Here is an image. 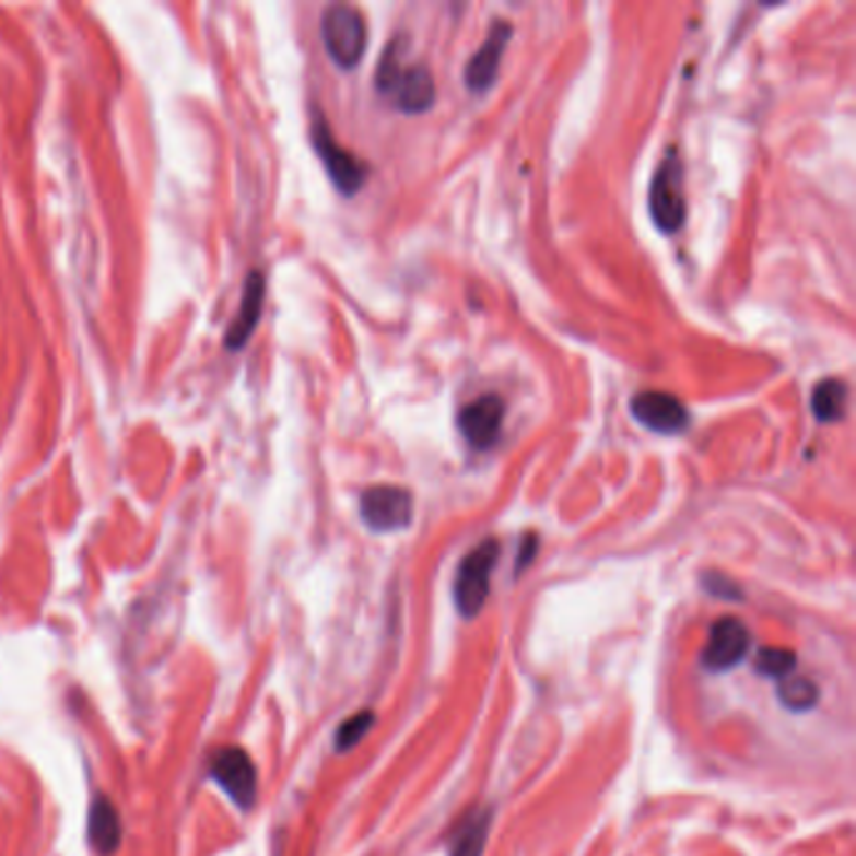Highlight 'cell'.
<instances>
[{
  "label": "cell",
  "instance_id": "obj_1",
  "mask_svg": "<svg viewBox=\"0 0 856 856\" xmlns=\"http://www.w3.org/2000/svg\"><path fill=\"white\" fill-rule=\"evenodd\" d=\"M402 40L392 38L379 61L375 83L379 93H385L395 101V106L404 114H425L435 104V79H432L430 68L422 63L402 66Z\"/></svg>",
  "mask_w": 856,
  "mask_h": 856
},
{
  "label": "cell",
  "instance_id": "obj_2",
  "mask_svg": "<svg viewBox=\"0 0 856 856\" xmlns=\"http://www.w3.org/2000/svg\"><path fill=\"white\" fill-rule=\"evenodd\" d=\"M321 40L332 61L350 71L357 68L367 50V23L357 8L337 3L321 13Z\"/></svg>",
  "mask_w": 856,
  "mask_h": 856
},
{
  "label": "cell",
  "instance_id": "obj_3",
  "mask_svg": "<svg viewBox=\"0 0 856 856\" xmlns=\"http://www.w3.org/2000/svg\"><path fill=\"white\" fill-rule=\"evenodd\" d=\"M500 558V542L495 538L482 540L462 558L455 575V606L462 618H474L490 596V575Z\"/></svg>",
  "mask_w": 856,
  "mask_h": 856
},
{
  "label": "cell",
  "instance_id": "obj_4",
  "mask_svg": "<svg viewBox=\"0 0 856 856\" xmlns=\"http://www.w3.org/2000/svg\"><path fill=\"white\" fill-rule=\"evenodd\" d=\"M648 209L654 224L664 234H673L685 222V197H683V166L676 156H668L658 166L648 189Z\"/></svg>",
  "mask_w": 856,
  "mask_h": 856
},
{
  "label": "cell",
  "instance_id": "obj_5",
  "mask_svg": "<svg viewBox=\"0 0 856 856\" xmlns=\"http://www.w3.org/2000/svg\"><path fill=\"white\" fill-rule=\"evenodd\" d=\"M312 146H315L317 156L321 159V164H325L329 179H332L337 189L342 191L344 197H354L364 186V181H367L370 168L364 166L357 156L339 146L321 116H317L315 124H312Z\"/></svg>",
  "mask_w": 856,
  "mask_h": 856
},
{
  "label": "cell",
  "instance_id": "obj_6",
  "mask_svg": "<svg viewBox=\"0 0 856 856\" xmlns=\"http://www.w3.org/2000/svg\"><path fill=\"white\" fill-rule=\"evenodd\" d=\"M360 515L375 532L404 530L412 523V495L397 485H375L362 493Z\"/></svg>",
  "mask_w": 856,
  "mask_h": 856
},
{
  "label": "cell",
  "instance_id": "obj_7",
  "mask_svg": "<svg viewBox=\"0 0 856 856\" xmlns=\"http://www.w3.org/2000/svg\"><path fill=\"white\" fill-rule=\"evenodd\" d=\"M211 778L222 786L236 807L249 809L257 799V766L244 749H222L211 761Z\"/></svg>",
  "mask_w": 856,
  "mask_h": 856
},
{
  "label": "cell",
  "instance_id": "obj_8",
  "mask_svg": "<svg viewBox=\"0 0 856 856\" xmlns=\"http://www.w3.org/2000/svg\"><path fill=\"white\" fill-rule=\"evenodd\" d=\"M631 412L643 427L654 430L658 435H681L691 425L689 407L676 395L658 392V389L635 395L631 400Z\"/></svg>",
  "mask_w": 856,
  "mask_h": 856
},
{
  "label": "cell",
  "instance_id": "obj_9",
  "mask_svg": "<svg viewBox=\"0 0 856 856\" xmlns=\"http://www.w3.org/2000/svg\"><path fill=\"white\" fill-rule=\"evenodd\" d=\"M751 648V635L749 629L739 621V618H718L711 625L706 650H703V666L714 673H724L728 668L739 666Z\"/></svg>",
  "mask_w": 856,
  "mask_h": 856
},
{
  "label": "cell",
  "instance_id": "obj_10",
  "mask_svg": "<svg viewBox=\"0 0 856 856\" xmlns=\"http://www.w3.org/2000/svg\"><path fill=\"white\" fill-rule=\"evenodd\" d=\"M505 422V402L497 395H482L457 414V427L474 450H490Z\"/></svg>",
  "mask_w": 856,
  "mask_h": 856
},
{
  "label": "cell",
  "instance_id": "obj_11",
  "mask_svg": "<svg viewBox=\"0 0 856 856\" xmlns=\"http://www.w3.org/2000/svg\"><path fill=\"white\" fill-rule=\"evenodd\" d=\"M511 36H513V25L505 21H495L493 28L488 33L485 44L474 50L468 66H465V86H468L472 93H485L493 89Z\"/></svg>",
  "mask_w": 856,
  "mask_h": 856
},
{
  "label": "cell",
  "instance_id": "obj_12",
  "mask_svg": "<svg viewBox=\"0 0 856 856\" xmlns=\"http://www.w3.org/2000/svg\"><path fill=\"white\" fill-rule=\"evenodd\" d=\"M265 296H267V279L259 269H254V271H249L247 282H244L239 312H236L234 321L228 325L226 335H224V347L228 352L244 350L251 339V335L257 332L261 312H265Z\"/></svg>",
  "mask_w": 856,
  "mask_h": 856
},
{
  "label": "cell",
  "instance_id": "obj_13",
  "mask_svg": "<svg viewBox=\"0 0 856 856\" xmlns=\"http://www.w3.org/2000/svg\"><path fill=\"white\" fill-rule=\"evenodd\" d=\"M89 834L91 844L96 846L101 854L112 856L118 844H121V819L108 796H96L91 804V817H89Z\"/></svg>",
  "mask_w": 856,
  "mask_h": 856
},
{
  "label": "cell",
  "instance_id": "obj_14",
  "mask_svg": "<svg viewBox=\"0 0 856 856\" xmlns=\"http://www.w3.org/2000/svg\"><path fill=\"white\" fill-rule=\"evenodd\" d=\"M490 824H493V813L488 809H474L455 826L450 836V856H482L488 842Z\"/></svg>",
  "mask_w": 856,
  "mask_h": 856
},
{
  "label": "cell",
  "instance_id": "obj_15",
  "mask_svg": "<svg viewBox=\"0 0 856 856\" xmlns=\"http://www.w3.org/2000/svg\"><path fill=\"white\" fill-rule=\"evenodd\" d=\"M849 404V387L842 379H821L811 392V410L819 422H839Z\"/></svg>",
  "mask_w": 856,
  "mask_h": 856
},
{
  "label": "cell",
  "instance_id": "obj_16",
  "mask_svg": "<svg viewBox=\"0 0 856 856\" xmlns=\"http://www.w3.org/2000/svg\"><path fill=\"white\" fill-rule=\"evenodd\" d=\"M778 699H782L784 706L791 711H809L817 706L819 689L811 678L789 673L782 678V683H778Z\"/></svg>",
  "mask_w": 856,
  "mask_h": 856
},
{
  "label": "cell",
  "instance_id": "obj_17",
  "mask_svg": "<svg viewBox=\"0 0 856 856\" xmlns=\"http://www.w3.org/2000/svg\"><path fill=\"white\" fill-rule=\"evenodd\" d=\"M796 654L789 648H761L757 656V671L766 678H778L794 673Z\"/></svg>",
  "mask_w": 856,
  "mask_h": 856
},
{
  "label": "cell",
  "instance_id": "obj_18",
  "mask_svg": "<svg viewBox=\"0 0 856 856\" xmlns=\"http://www.w3.org/2000/svg\"><path fill=\"white\" fill-rule=\"evenodd\" d=\"M372 724H375V714H372V711H360V714L347 718V722L337 728L335 749L339 753L354 749V746H357L364 736H367Z\"/></svg>",
  "mask_w": 856,
  "mask_h": 856
},
{
  "label": "cell",
  "instance_id": "obj_19",
  "mask_svg": "<svg viewBox=\"0 0 856 856\" xmlns=\"http://www.w3.org/2000/svg\"><path fill=\"white\" fill-rule=\"evenodd\" d=\"M703 588H706L711 596L724 598V600H741V588L739 583L726 578L724 573H706L703 575Z\"/></svg>",
  "mask_w": 856,
  "mask_h": 856
},
{
  "label": "cell",
  "instance_id": "obj_20",
  "mask_svg": "<svg viewBox=\"0 0 856 856\" xmlns=\"http://www.w3.org/2000/svg\"><path fill=\"white\" fill-rule=\"evenodd\" d=\"M538 553V536H525L520 542V555H518V565H515V573H523L532 561H536Z\"/></svg>",
  "mask_w": 856,
  "mask_h": 856
}]
</instances>
